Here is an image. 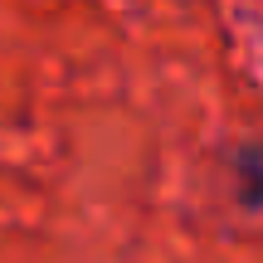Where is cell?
Returning a JSON list of instances; mask_svg holds the SVG:
<instances>
[{
  "instance_id": "cell-1",
  "label": "cell",
  "mask_w": 263,
  "mask_h": 263,
  "mask_svg": "<svg viewBox=\"0 0 263 263\" xmlns=\"http://www.w3.org/2000/svg\"><path fill=\"white\" fill-rule=\"evenodd\" d=\"M234 171H239V180H244V185H239V200H244L249 210H258L263 205V151L244 146L234 156Z\"/></svg>"
}]
</instances>
